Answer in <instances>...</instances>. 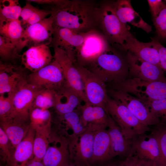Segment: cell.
Returning <instances> with one entry per match:
<instances>
[{
    "label": "cell",
    "mask_w": 166,
    "mask_h": 166,
    "mask_svg": "<svg viewBox=\"0 0 166 166\" xmlns=\"http://www.w3.org/2000/svg\"><path fill=\"white\" fill-rule=\"evenodd\" d=\"M59 144L49 146L42 160L45 166H67L72 161L68 139L62 137Z\"/></svg>",
    "instance_id": "cb8c5ba5"
},
{
    "label": "cell",
    "mask_w": 166,
    "mask_h": 166,
    "mask_svg": "<svg viewBox=\"0 0 166 166\" xmlns=\"http://www.w3.org/2000/svg\"><path fill=\"white\" fill-rule=\"evenodd\" d=\"M110 140L107 129H97L94 134L91 166L98 164L103 165L110 162Z\"/></svg>",
    "instance_id": "d4e9b609"
},
{
    "label": "cell",
    "mask_w": 166,
    "mask_h": 166,
    "mask_svg": "<svg viewBox=\"0 0 166 166\" xmlns=\"http://www.w3.org/2000/svg\"><path fill=\"white\" fill-rule=\"evenodd\" d=\"M107 128L110 140L111 160L117 156L125 159L133 155L134 141L125 137L119 127L110 116Z\"/></svg>",
    "instance_id": "e0dca14e"
},
{
    "label": "cell",
    "mask_w": 166,
    "mask_h": 166,
    "mask_svg": "<svg viewBox=\"0 0 166 166\" xmlns=\"http://www.w3.org/2000/svg\"><path fill=\"white\" fill-rule=\"evenodd\" d=\"M54 18L51 14L37 23L25 28L23 34L17 48L19 54L25 47L28 48L42 45H49L54 32Z\"/></svg>",
    "instance_id": "52a82bcc"
},
{
    "label": "cell",
    "mask_w": 166,
    "mask_h": 166,
    "mask_svg": "<svg viewBox=\"0 0 166 166\" xmlns=\"http://www.w3.org/2000/svg\"><path fill=\"white\" fill-rule=\"evenodd\" d=\"M82 101L79 95L65 84L57 92L53 108L60 116L76 110Z\"/></svg>",
    "instance_id": "484cf974"
},
{
    "label": "cell",
    "mask_w": 166,
    "mask_h": 166,
    "mask_svg": "<svg viewBox=\"0 0 166 166\" xmlns=\"http://www.w3.org/2000/svg\"><path fill=\"white\" fill-rule=\"evenodd\" d=\"M20 58L23 67L34 72L49 64L53 57L49 46L42 45L29 48Z\"/></svg>",
    "instance_id": "ac0fdd59"
},
{
    "label": "cell",
    "mask_w": 166,
    "mask_h": 166,
    "mask_svg": "<svg viewBox=\"0 0 166 166\" xmlns=\"http://www.w3.org/2000/svg\"><path fill=\"white\" fill-rule=\"evenodd\" d=\"M13 94L0 95V120L13 115L14 110L13 102Z\"/></svg>",
    "instance_id": "8d00e7d4"
},
{
    "label": "cell",
    "mask_w": 166,
    "mask_h": 166,
    "mask_svg": "<svg viewBox=\"0 0 166 166\" xmlns=\"http://www.w3.org/2000/svg\"><path fill=\"white\" fill-rule=\"evenodd\" d=\"M153 24L158 36L165 38V26L166 23V4H165L158 15L153 18Z\"/></svg>",
    "instance_id": "74e56055"
},
{
    "label": "cell",
    "mask_w": 166,
    "mask_h": 166,
    "mask_svg": "<svg viewBox=\"0 0 166 166\" xmlns=\"http://www.w3.org/2000/svg\"><path fill=\"white\" fill-rule=\"evenodd\" d=\"M113 3L116 14L124 25L127 26V23H129L148 33L152 31V26L145 22L134 10L130 0H118Z\"/></svg>",
    "instance_id": "7402d4cb"
},
{
    "label": "cell",
    "mask_w": 166,
    "mask_h": 166,
    "mask_svg": "<svg viewBox=\"0 0 166 166\" xmlns=\"http://www.w3.org/2000/svg\"><path fill=\"white\" fill-rule=\"evenodd\" d=\"M97 8L92 1L64 0L61 4L51 9L53 27L89 32L97 26Z\"/></svg>",
    "instance_id": "6da1fadb"
},
{
    "label": "cell",
    "mask_w": 166,
    "mask_h": 166,
    "mask_svg": "<svg viewBox=\"0 0 166 166\" xmlns=\"http://www.w3.org/2000/svg\"><path fill=\"white\" fill-rule=\"evenodd\" d=\"M76 65L83 84L87 102L105 109L109 97L106 84L86 68Z\"/></svg>",
    "instance_id": "8fae6325"
},
{
    "label": "cell",
    "mask_w": 166,
    "mask_h": 166,
    "mask_svg": "<svg viewBox=\"0 0 166 166\" xmlns=\"http://www.w3.org/2000/svg\"><path fill=\"white\" fill-rule=\"evenodd\" d=\"M85 68L106 84L120 82L128 78L126 58L109 46Z\"/></svg>",
    "instance_id": "7a4b0ae2"
},
{
    "label": "cell",
    "mask_w": 166,
    "mask_h": 166,
    "mask_svg": "<svg viewBox=\"0 0 166 166\" xmlns=\"http://www.w3.org/2000/svg\"><path fill=\"white\" fill-rule=\"evenodd\" d=\"M138 166H153V165L151 163L142 161L139 160Z\"/></svg>",
    "instance_id": "c3c4849f"
},
{
    "label": "cell",
    "mask_w": 166,
    "mask_h": 166,
    "mask_svg": "<svg viewBox=\"0 0 166 166\" xmlns=\"http://www.w3.org/2000/svg\"><path fill=\"white\" fill-rule=\"evenodd\" d=\"M22 66L0 61V95L13 94L26 81Z\"/></svg>",
    "instance_id": "9a60e30c"
},
{
    "label": "cell",
    "mask_w": 166,
    "mask_h": 166,
    "mask_svg": "<svg viewBox=\"0 0 166 166\" xmlns=\"http://www.w3.org/2000/svg\"><path fill=\"white\" fill-rule=\"evenodd\" d=\"M84 103L83 105H81L77 109L83 126L86 128L88 125L90 124L107 129L109 116L105 109L87 102Z\"/></svg>",
    "instance_id": "603a6c76"
},
{
    "label": "cell",
    "mask_w": 166,
    "mask_h": 166,
    "mask_svg": "<svg viewBox=\"0 0 166 166\" xmlns=\"http://www.w3.org/2000/svg\"><path fill=\"white\" fill-rule=\"evenodd\" d=\"M51 123L36 128L34 140V158L42 161L49 146Z\"/></svg>",
    "instance_id": "83f0119b"
},
{
    "label": "cell",
    "mask_w": 166,
    "mask_h": 166,
    "mask_svg": "<svg viewBox=\"0 0 166 166\" xmlns=\"http://www.w3.org/2000/svg\"><path fill=\"white\" fill-rule=\"evenodd\" d=\"M153 18L156 17L162 10L165 4L161 0H148Z\"/></svg>",
    "instance_id": "b9f144b4"
},
{
    "label": "cell",
    "mask_w": 166,
    "mask_h": 166,
    "mask_svg": "<svg viewBox=\"0 0 166 166\" xmlns=\"http://www.w3.org/2000/svg\"><path fill=\"white\" fill-rule=\"evenodd\" d=\"M130 160V166H138L139 160L135 155H133L129 156Z\"/></svg>",
    "instance_id": "f6af8a7d"
},
{
    "label": "cell",
    "mask_w": 166,
    "mask_h": 166,
    "mask_svg": "<svg viewBox=\"0 0 166 166\" xmlns=\"http://www.w3.org/2000/svg\"><path fill=\"white\" fill-rule=\"evenodd\" d=\"M164 36H165V38H166V24L165 25V34H164Z\"/></svg>",
    "instance_id": "f907efd6"
},
{
    "label": "cell",
    "mask_w": 166,
    "mask_h": 166,
    "mask_svg": "<svg viewBox=\"0 0 166 166\" xmlns=\"http://www.w3.org/2000/svg\"><path fill=\"white\" fill-rule=\"evenodd\" d=\"M52 41L49 45L65 51L75 62L76 53L83 42L88 32H83L69 28L55 27Z\"/></svg>",
    "instance_id": "4fadbf2b"
},
{
    "label": "cell",
    "mask_w": 166,
    "mask_h": 166,
    "mask_svg": "<svg viewBox=\"0 0 166 166\" xmlns=\"http://www.w3.org/2000/svg\"><path fill=\"white\" fill-rule=\"evenodd\" d=\"M21 56L18 52L16 46L9 39L0 35V61L14 62Z\"/></svg>",
    "instance_id": "1f68e13d"
},
{
    "label": "cell",
    "mask_w": 166,
    "mask_h": 166,
    "mask_svg": "<svg viewBox=\"0 0 166 166\" xmlns=\"http://www.w3.org/2000/svg\"><path fill=\"white\" fill-rule=\"evenodd\" d=\"M57 92L49 89H39L34 99L32 107L48 109L54 107Z\"/></svg>",
    "instance_id": "f546056e"
},
{
    "label": "cell",
    "mask_w": 166,
    "mask_h": 166,
    "mask_svg": "<svg viewBox=\"0 0 166 166\" xmlns=\"http://www.w3.org/2000/svg\"><path fill=\"white\" fill-rule=\"evenodd\" d=\"M152 39L150 42L144 43L139 41L132 35L120 47L144 61L160 67L159 53L153 38Z\"/></svg>",
    "instance_id": "d6986e66"
},
{
    "label": "cell",
    "mask_w": 166,
    "mask_h": 166,
    "mask_svg": "<svg viewBox=\"0 0 166 166\" xmlns=\"http://www.w3.org/2000/svg\"><path fill=\"white\" fill-rule=\"evenodd\" d=\"M125 58L131 77L129 78L152 81L166 77L160 67L144 61L129 51Z\"/></svg>",
    "instance_id": "5bb4252c"
},
{
    "label": "cell",
    "mask_w": 166,
    "mask_h": 166,
    "mask_svg": "<svg viewBox=\"0 0 166 166\" xmlns=\"http://www.w3.org/2000/svg\"><path fill=\"white\" fill-rule=\"evenodd\" d=\"M133 155L140 160L151 163L156 166L160 157V151L158 141L151 132L138 136L134 140Z\"/></svg>",
    "instance_id": "2e32d148"
},
{
    "label": "cell",
    "mask_w": 166,
    "mask_h": 166,
    "mask_svg": "<svg viewBox=\"0 0 166 166\" xmlns=\"http://www.w3.org/2000/svg\"><path fill=\"white\" fill-rule=\"evenodd\" d=\"M107 92L111 98L125 105L143 124L154 127L160 124V119L151 113L142 100L121 90L110 88Z\"/></svg>",
    "instance_id": "9c48e42d"
},
{
    "label": "cell",
    "mask_w": 166,
    "mask_h": 166,
    "mask_svg": "<svg viewBox=\"0 0 166 166\" xmlns=\"http://www.w3.org/2000/svg\"><path fill=\"white\" fill-rule=\"evenodd\" d=\"M53 49V59L58 63L62 69L66 85L79 95L82 101L86 102L83 84L76 63L63 50L57 47Z\"/></svg>",
    "instance_id": "7c38bea8"
},
{
    "label": "cell",
    "mask_w": 166,
    "mask_h": 166,
    "mask_svg": "<svg viewBox=\"0 0 166 166\" xmlns=\"http://www.w3.org/2000/svg\"><path fill=\"white\" fill-rule=\"evenodd\" d=\"M165 1L166 2V0H165Z\"/></svg>",
    "instance_id": "816d5d0a"
},
{
    "label": "cell",
    "mask_w": 166,
    "mask_h": 166,
    "mask_svg": "<svg viewBox=\"0 0 166 166\" xmlns=\"http://www.w3.org/2000/svg\"><path fill=\"white\" fill-rule=\"evenodd\" d=\"M103 34L92 30L88 32L83 42L77 51L75 62L86 67L93 61L108 47Z\"/></svg>",
    "instance_id": "30bf717a"
},
{
    "label": "cell",
    "mask_w": 166,
    "mask_h": 166,
    "mask_svg": "<svg viewBox=\"0 0 166 166\" xmlns=\"http://www.w3.org/2000/svg\"><path fill=\"white\" fill-rule=\"evenodd\" d=\"M22 8L18 0H0V20L19 19Z\"/></svg>",
    "instance_id": "4dcf8cb0"
},
{
    "label": "cell",
    "mask_w": 166,
    "mask_h": 166,
    "mask_svg": "<svg viewBox=\"0 0 166 166\" xmlns=\"http://www.w3.org/2000/svg\"><path fill=\"white\" fill-rule=\"evenodd\" d=\"M151 130L158 141L160 151V159L156 166H166V124L160 123Z\"/></svg>",
    "instance_id": "d6a6232c"
},
{
    "label": "cell",
    "mask_w": 166,
    "mask_h": 166,
    "mask_svg": "<svg viewBox=\"0 0 166 166\" xmlns=\"http://www.w3.org/2000/svg\"><path fill=\"white\" fill-rule=\"evenodd\" d=\"M109 85L111 89L124 91L144 101L166 99V77L152 81L128 77Z\"/></svg>",
    "instance_id": "3957f363"
},
{
    "label": "cell",
    "mask_w": 166,
    "mask_h": 166,
    "mask_svg": "<svg viewBox=\"0 0 166 166\" xmlns=\"http://www.w3.org/2000/svg\"><path fill=\"white\" fill-rule=\"evenodd\" d=\"M97 20V26L102 30L107 41L120 47L124 44L128 37L132 35L128 26L119 19L113 3L105 2L98 6Z\"/></svg>",
    "instance_id": "5b68a950"
},
{
    "label": "cell",
    "mask_w": 166,
    "mask_h": 166,
    "mask_svg": "<svg viewBox=\"0 0 166 166\" xmlns=\"http://www.w3.org/2000/svg\"><path fill=\"white\" fill-rule=\"evenodd\" d=\"M144 102L151 113L160 119L161 124H166V99Z\"/></svg>",
    "instance_id": "d590c367"
},
{
    "label": "cell",
    "mask_w": 166,
    "mask_h": 166,
    "mask_svg": "<svg viewBox=\"0 0 166 166\" xmlns=\"http://www.w3.org/2000/svg\"><path fill=\"white\" fill-rule=\"evenodd\" d=\"M130 165L129 156L122 160V166H130Z\"/></svg>",
    "instance_id": "7dc6e473"
},
{
    "label": "cell",
    "mask_w": 166,
    "mask_h": 166,
    "mask_svg": "<svg viewBox=\"0 0 166 166\" xmlns=\"http://www.w3.org/2000/svg\"><path fill=\"white\" fill-rule=\"evenodd\" d=\"M52 13L51 10L40 9L37 8L26 22L24 28H25L30 25L41 22L46 18L47 16L51 15Z\"/></svg>",
    "instance_id": "f35d334b"
},
{
    "label": "cell",
    "mask_w": 166,
    "mask_h": 166,
    "mask_svg": "<svg viewBox=\"0 0 166 166\" xmlns=\"http://www.w3.org/2000/svg\"><path fill=\"white\" fill-rule=\"evenodd\" d=\"M35 129L30 126L26 136L15 148L12 166H26L34 157Z\"/></svg>",
    "instance_id": "4316f807"
},
{
    "label": "cell",
    "mask_w": 166,
    "mask_h": 166,
    "mask_svg": "<svg viewBox=\"0 0 166 166\" xmlns=\"http://www.w3.org/2000/svg\"><path fill=\"white\" fill-rule=\"evenodd\" d=\"M29 118L30 126L35 129L51 123V114L48 109L32 107Z\"/></svg>",
    "instance_id": "836d02e7"
},
{
    "label": "cell",
    "mask_w": 166,
    "mask_h": 166,
    "mask_svg": "<svg viewBox=\"0 0 166 166\" xmlns=\"http://www.w3.org/2000/svg\"><path fill=\"white\" fill-rule=\"evenodd\" d=\"M155 45L159 54L160 67L166 72V48L162 45L156 39H153Z\"/></svg>",
    "instance_id": "60d3db41"
},
{
    "label": "cell",
    "mask_w": 166,
    "mask_h": 166,
    "mask_svg": "<svg viewBox=\"0 0 166 166\" xmlns=\"http://www.w3.org/2000/svg\"><path fill=\"white\" fill-rule=\"evenodd\" d=\"M122 160L118 162L110 161L103 165L102 166H122Z\"/></svg>",
    "instance_id": "bcb514c9"
},
{
    "label": "cell",
    "mask_w": 166,
    "mask_h": 166,
    "mask_svg": "<svg viewBox=\"0 0 166 166\" xmlns=\"http://www.w3.org/2000/svg\"><path fill=\"white\" fill-rule=\"evenodd\" d=\"M99 128L88 125L85 130L76 136L71 135L68 140L71 158L79 166H91L93 153L94 134Z\"/></svg>",
    "instance_id": "8992f818"
},
{
    "label": "cell",
    "mask_w": 166,
    "mask_h": 166,
    "mask_svg": "<svg viewBox=\"0 0 166 166\" xmlns=\"http://www.w3.org/2000/svg\"><path fill=\"white\" fill-rule=\"evenodd\" d=\"M105 109L128 139L134 141L138 136L151 130L142 124L125 105L109 96Z\"/></svg>",
    "instance_id": "277c9868"
},
{
    "label": "cell",
    "mask_w": 166,
    "mask_h": 166,
    "mask_svg": "<svg viewBox=\"0 0 166 166\" xmlns=\"http://www.w3.org/2000/svg\"><path fill=\"white\" fill-rule=\"evenodd\" d=\"M38 90L27 80L21 85L13 94L14 114L29 117L30 111Z\"/></svg>",
    "instance_id": "44dd1931"
},
{
    "label": "cell",
    "mask_w": 166,
    "mask_h": 166,
    "mask_svg": "<svg viewBox=\"0 0 166 166\" xmlns=\"http://www.w3.org/2000/svg\"><path fill=\"white\" fill-rule=\"evenodd\" d=\"M59 117L72 130L73 133L72 135L73 136H77L80 135L86 129V127H85L81 122L78 110H76Z\"/></svg>",
    "instance_id": "e575fe53"
},
{
    "label": "cell",
    "mask_w": 166,
    "mask_h": 166,
    "mask_svg": "<svg viewBox=\"0 0 166 166\" xmlns=\"http://www.w3.org/2000/svg\"><path fill=\"white\" fill-rule=\"evenodd\" d=\"M26 166H45L42 161L34 159V158L27 163Z\"/></svg>",
    "instance_id": "ee69618b"
},
{
    "label": "cell",
    "mask_w": 166,
    "mask_h": 166,
    "mask_svg": "<svg viewBox=\"0 0 166 166\" xmlns=\"http://www.w3.org/2000/svg\"><path fill=\"white\" fill-rule=\"evenodd\" d=\"M28 83L38 89H49L58 91L66 84L62 69L53 59L49 64L26 77Z\"/></svg>",
    "instance_id": "ba28073f"
},
{
    "label": "cell",
    "mask_w": 166,
    "mask_h": 166,
    "mask_svg": "<svg viewBox=\"0 0 166 166\" xmlns=\"http://www.w3.org/2000/svg\"><path fill=\"white\" fill-rule=\"evenodd\" d=\"M67 166H79L73 162H72L69 164Z\"/></svg>",
    "instance_id": "681fc988"
},
{
    "label": "cell",
    "mask_w": 166,
    "mask_h": 166,
    "mask_svg": "<svg viewBox=\"0 0 166 166\" xmlns=\"http://www.w3.org/2000/svg\"><path fill=\"white\" fill-rule=\"evenodd\" d=\"M64 0H27L30 2H34L39 4L50 6L52 8L61 4Z\"/></svg>",
    "instance_id": "7bdbcfd3"
},
{
    "label": "cell",
    "mask_w": 166,
    "mask_h": 166,
    "mask_svg": "<svg viewBox=\"0 0 166 166\" xmlns=\"http://www.w3.org/2000/svg\"><path fill=\"white\" fill-rule=\"evenodd\" d=\"M37 8L33 6L31 2L26 0V4L22 8L20 15V17L21 18V21L23 27L32 14Z\"/></svg>",
    "instance_id": "ab89813d"
},
{
    "label": "cell",
    "mask_w": 166,
    "mask_h": 166,
    "mask_svg": "<svg viewBox=\"0 0 166 166\" xmlns=\"http://www.w3.org/2000/svg\"><path fill=\"white\" fill-rule=\"evenodd\" d=\"M25 29L19 19L0 20V35L10 40L16 46L17 49Z\"/></svg>",
    "instance_id": "f1b7e54d"
},
{
    "label": "cell",
    "mask_w": 166,
    "mask_h": 166,
    "mask_svg": "<svg viewBox=\"0 0 166 166\" xmlns=\"http://www.w3.org/2000/svg\"><path fill=\"white\" fill-rule=\"evenodd\" d=\"M1 128L15 148L25 137L30 127L29 117L13 114L0 120Z\"/></svg>",
    "instance_id": "ffe728a7"
}]
</instances>
